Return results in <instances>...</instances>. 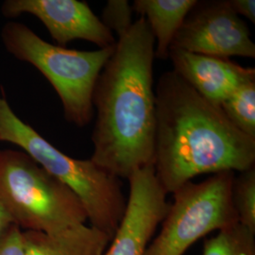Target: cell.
I'll list each match as a JSON object with an SVG mask.
<instances>
[{"label":"cell","mask_w":255,"mask_h":255,"mask_svg":"<svg viewBox=\"0 0 255 255\" xmlns=\"http://www.w3.org/2000/svg\"><path fill=\"white\" fill-rule=\"evenodd\" d=\"M154 36L140 17L117 40L94 89L97 119L90 160L119 179L154 165Z\"/></svg>","instance_id":"obj_1"},{"label":"cell","mask_w":255,"mask_h":255,"mask_svg":"<svg viewBox=\"0 0 255 255\" xmlns=\"http://www.w3.org/2000/svg\"><path fill=\"white\" fill-rule=\"evenodd\" d=\"M154 169L166 194L201 174L243 172L255 166V138L172 71L156 89Z\"/></svg>","instance_id":"obj_2"},{"label":"cell","mask_w":255,"mask_h":255,"mask_svg":"<svg viewBox=\"0 0 255 255\" xmlns=\"http://www.w3.org/2000/svg\"><path fill=\"white\" fill-rule=\"evenodd\" d=\"M0 141L20 146L37 164L63 182L82 202L89 225L114 236L126 209L120 179L92 160L60 151L13 113L0 96Z\"/></svg>","instance_id":"obj_3"},{"label":"cell","mask_w":255,"mask_h":255,"mask_svg":"<svg viewBox=\"0 0 255 255\" xmlns=\"http://www.w3.org/2000/svg\"><path fill=\"white\" fill-rule=\"evenodd\" d=\"M1 39L9 53L35 66L50 82L62 101L65 119L79 127L91 122L94 89L117 45L94 51L67 49L47 43L15 22L3 27Z\"/></svg>","instance_id":"obj_4"},{"label":"cell","mask_w":255,"mask_h":255,"mask_svg":"<svg viewBox=\"0 0 255 255\" xmlns=\"http://www.w3.org/2000/svg\"><path fill=\"white\" fill-rule=\"evenodd\" d=\"M0 201L22 231L57 233L88 221L73 192L17 150L0 151Z\"/></svg>","instance_id":"obj_5"},{"label":"cell","mask_w":255,"mask_h":255,"mask_svg":"<svg viewBox=\"0 0 255 255\" xmlns=\"http://www.w3.org/2000/svg\"><path fill=\"white\" fill-rule=\"evenodd\" d=\"M235 176L233 171L219 172L174 192L162 229L145 255H183L206 235L237 224L232 202Z\"/></svg>","instance_id":"obj_6"},{"label":"cell","mask_w":255,"mask_h":255,"mask_svg":"<svg viewBox=\"0 0 255 255\" xmlns=\"http://www.w3.org/2000/svg\"><path fill=\"white\" fill-rule=\"evenodd\" d=\"M171 48L219 58H255L249 27L228 0L198 1L184 19Z\"/></svg>","instance_id":"obj_7"},{"label":"cell","mask_w":255,"mask_h":255,"mask_svg":"<svg viewBox=\"0 0 255 255\" xmlns=\"http://www.w3.org/2000/svg\"><path fill=\"white\" fill-rule=\"evenodd\" d=\"M126 209L107 251L102 255H145L149 241L168 211L166 192L157 180L154 165L128 177Z\"/></svg>","instance_id":"obj_8"},{"label":"cell","mask_w":255,"mask_h":255,"mask_svg":"<svg viewBox=\"0 0 255 255\" xmlns=\"http://www.w3.org/2000/svg\"><path fill=\"white\" fill-rule=\"evenodd\" d=\"M2 13L15 17L29 13L39 19L58 46L82 39L100 48L116 46L114 34L104 26L86 2L78 0H7Z\"/></svg>","instance_id":"obj_9"},{"label":"cell","mask_w":255,"mask_h":255,"mask_svg":"<svg viewBox=\"0 0 255 255\" xmlns=\"http://www.w3.org/2000/svg\"><path fill=\"white\" fill-rule=\"evenodd\" d=\"M168 58L174 72L202 98L219 106L243 83L255 80V69L229 58L197 54L171 48Z\"/></svg>","instance_id":"obj_10"},{"label":"cell","mask_w":255,"mask_h":255,"mask_svg":"<svg viewBox=\"0 0 255 255\" xmlns=\"http://www.w3.org/2000/svg\"><path fill=\"white\" fill-rule=\"evenodd\" d=\"M22 232L24 255H102L112 239L87 224L57 233Z\"/></svg>","instance_id":"obj_11"},{"label":"cell","mask_w":255,"mask_h":255,"mask_svg":"<svg viewBox=\"0 0 255 255\" xmlns=\"http://www.w3.org/2000/svg\"><path fill=\"white\" fill-rule=\"evenodd\" d=\"M197 0H135L133 11L146 19L155 38V58L166 60L174 38Z\"/></svg>","instance_id":"obj_12"},{"label":"cell","mask_w":255,"mask_h":255,"mask_svg":"<svg viewBox=\"0 0 255 255\" xmlns=\"http://www.w3.org/2000/svg\"><path fill=\"white\" fill-rule=\"evenodd\" d=\"M220 108L235 127L255 138V80L240 85Z\"/></svg>","instance_id":"obj_13"},{"label":"cell","mask_w":255,"mask_h":255,"mask_svg":"<svg viewBox=\"0 0 255 255\" xmlns=\"http://www.w3.org/2000/svg\"><path fill=\"white\" fill-rule=\"evenodd\" d=\"M202 255H255V234L239 223L204 242Z\"/></svg>","instance_id":"obj_14"},{"label":"cell","mask_w":255,"mask_h":255,"mask_svg":"<svg viewBox=\"0 0 255 255\" xmlns=\"http://www.w3.org/2000/svg\"><path fill=\"white\" fill-rule=\"evenodd\" d=\"M232 202L238 223L255 234V166L235 176L232 184Z\"/></svg>","instance_id":"obj_15"},{"label":"cell","mask_w":255,"mask_h":255,"mask_svg":"<svg viewBox=\"0 0 255 255\" xmlns=\"http://www.w3.org/2000/svg\"><path fill=\"white\" fill-rule=\"evenodd\" d=\"M133 8L127 0H109L102 10L101 21L114 34L121 38L133 25Z\"/></svg>","instance_id":"obj_16"},{"label":"cell","mask_w":255,"mask_h":255,"mask_svg":"<svg viewBox=\"0 0 255 255\" xmlns=\"http://www.w3.org/2000/svg\"><path fill=\"white\" fill-rule=\"evenodd\" d=\"M0 255H24L23 232L16 225L0 239Z\"/></svg>","instance_id":"obj_17"},{"label":"cell","mask_w":255,"mask_h":255,"mask_svg":"<svg viewBox=\"0 0 255 255\" xmlns=\"http://www.w3.org/2000/svg\"><path fill=\"white\" fill-rule=\"evenodd\" d=\"M232 9L238 16H244L255 23V0H228Z\"/></svg>","instance_id":"obj_18"},{"label":"cell","mask_w":255,"mask_h":255,"mask_svg":"<svg viewBox=\"0 0 255 255\" xmlns=\"http://www.w3.org/2000/svg\"><path fill=\"white\" fill-rule=\"evenodd\" d=\"M14 225L8 211L0 201V239L4 237L10 227Z\"/></svg>","instance_id":"obj_19"}]
</instances>
